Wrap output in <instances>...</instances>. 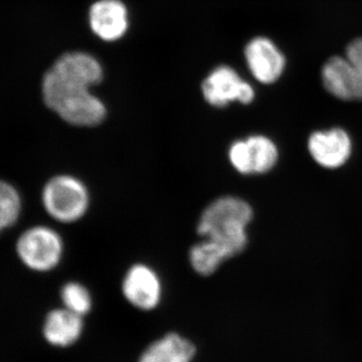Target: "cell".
Masks as SVG:
<instances>
[{
	"mask_svg": "<svg viewBox=\"0 0 362 362\" xmlns=\"http://www.w3.org/2000/svg\"><path fill=\"white\" fill-rule=\"evenodd\" d=\"M90 25L102 40L120 39L128 28L127 9L119 0H100L90 7Z\"/></svg>",
	"mask_w": 362,
	"mask_h": 362,
	"instance_id": "9c48e42d",
	"label": "cell"
},
{
	"mask_svg": "<svg viewBox=\"0 0 362 362\" xmlns=\"http://www.w3.org/2000/svg\"><path fill=\"white\" fill-rule=\"evenodd\" d=\"M42 204L54 220L63 223L82 220L90 207V192L84 182L73 175H58L42 189Z\"/></svg>",
	"mask_w": 362,
	"mask_h": 362,
	"instance_id": "3957f363",
	"label": "cell"
},
{
	"mask_svg": "<svg viewBox=\"0 0 362 362\" xmlns=\"http://www.w3.org/2000/svg\"><path fill=\"white\" fill-rule=\"evenodd\" d=\"M307 147L313 160L327 169L342 168L352 153L351 138L342 128L312 133Z\"/></svg>",
	"mask_w": 362,
	"mask_h": 362,
	"instance_id": "52a82bcc",
	"label": "cell"
},
{
	"mask_svg": "<svg viewBox=\"0 0 362 362\" xmlns=\"http://www.w3.org/2000/svg\"><path fill=\"white\" fill-rule=\"evenodd\" d=\"M124 297L141 310H152L160 303L162 284L156 271L145 264L131 267L123 279Z\"/></svg>",
	"mask_w": 362,
	"mask_h": 362,
	"instance_id": "ba28073f",
	"label": "cell"
},
{
	"mask_svg": "<svg viewBox=\"0 0 362 362\" xmlns=\"http://www.w3.org/2000/svg\"><path fill=\"white\" fill-rule=\"evenodd\" d=\"M82 330V316L66 308L52 311L45 321V338L54 346H70L77 341Z\"/></svg>",
	"mask_w": 362,
	"mask_h": 362,
	"instance_id": "30bf717a",
	"label": "cell"
},
{
	"mask_svg": "<svg viewBox=\"0 0 362 362\" xmlns=\"http://www.w3.org/2000/svg\"><path fill=\"white\" fill-rule=\"evenodd\" d=\"M194 354L195 347L192 342L176 333H169L152 343L143 352L139 362H190Z\"/></svg>",
	"mask_w": 362,
	"mask_h": 362,
	"instance_id": "8fae6325",
	"label": "cell"
},
{
	"mask_svg": "<svg viewBox=\"0 0 362 362\" xmlns=\"http://www.w3.org/2000/svg\"><path fill=\"white\" fill-rule=\"evenodd\" d=\"M66 309L83 316L92 308V297L89 290L77 282H70L64 286L61 293Z\"/></svg>",
	"mask_w": 362,
	"mask_h": 362,
	"instance_id": "2e32d148",
	"label": "cell"
},
{
	"mask_svg": "<svg viewBox=\"0 0 362 362\" xmlns=\"http://www.w3.org/2000/svg\"><path fill=\"white\" fill-rule=\"evenodd\" d=\"M16 251L28 268L47 272L56 268L63 258L64 243L59 233L52 228L33 226L21 235Z\"/></svg>",
	"mask_w": 362,
	"mask_h": 362,
	"instance_id": "277c9868",
	"label": "cell"
},
{
	"mask_svg": "<svg viewBox=\"0 0 362 362\" xmlns=\"http://www.w3.org/2000/svg\"><path fill=\"white\" fill-rule=\"evenodd\" d=\"M245 58L252 77L263 85L277 83L287 66L285 54L280 47L266 37L250 40L245 49Z\"/></svg>",
	"mask_w": 362,
	"mask_h": 362,
	"instance_id": "8992f818",
	"label": "cell"
},
{
	"mask_svg": "<svg viewBox=\"0 0 362 362\" xmlns=\"http://www.w3.org/2000/svg\"><path fill=\"white\" fill-rule=\"evenodd\" d=\"M254 218L249 202L226 195L214 199L204 209L197 223L202 239L214 240L238 256L249 243L247 226Z\"/></svg>",
	"mask_w": 362,
	"mask_h": 362,
	"instance_id": "7a4b0ae2",
	"label": "cell"
},
{
	"mask_svg": "<svg viewBox=\"0 0 362 362\" xmlns=\"http://www.w3.org/2000/svg\"><path fill=\"white\" fill-rule=\"evenodd\" d=\"M345 57L351 66L349 102H362V37L347 45Z\"/></svg>",
	"mask_w": 362,
	"mask_h": 362,
	"instance_id": "5bb4252c",
	"label": "cell"
},
{
	"mask_svg": "<svg viewBox=\"0 0 362 362\" xmlns=\"http://www.w3.org/2000/svg\"><path fill=\"white\" fill-rule=\"evenodd\" d=\"M102 78L103 70L90 54H64L45 74L42 81L45 103L71 125H100L106 118V107L90 89L99 84Z\"/></svg>",
	"mask_w": 362,
	"mask_h": 362,
	"instance_id": "6da1fadb",
	"label": "cell"
},
{
	"mask_svg": "<svg viewBox=\"0 0 362 362\" xmlns=\"http://www.w3.org/2000/svg\"><path fill=\"white\" fill-rule=\"evenodd\" d=\"M251 156L252 175H266L275 168L279 160V150L273 140L264 135L247 138Z\"/></svg>",
	"mask_w": 362,
	"mask_h": 362,
	"instance_id": "4fadbf2b",
	"label": "cell"
},
{
	"mask_svg": "<svg viewBox=\"0 0 362 362\" xmlns=\"http://www.w3.org/2000/svg\"><path fill=\"white\" fill-rule=\"evenodd\" d=\"M228 160L240 175H252L251 156L247 140H237L228 149Z\"/></svg>",
	"mask_w": 362,
	"mask_h": 362,
	"instance_id": "e0dca14e",
	"label": "cell"
},
{
	"mask_svg": "<svg viewBox=\"0 0 362 362\" xmlns=\"http://www.w3.org/2000/svg\"><path fill=\"white\" fill-rule=\"evenodd\" d=\"M21 199L18 190L6 181L0 180V232L18 221Z\"/></svg>",
	"mask_w": 362,
	"mask_h": 362,
	"instance_id": "9a60e30c",
	"label": "cell"
},
{
	"mask_svg": "<svg viewBox=\"0 0 362 362\" xmlns=\"http://www.w3.org/2000/svg\"><path fill=\"white\" fill-rule=\"evenodd\" d=\"M204 99L211 106L223 108L232 103L251 104L256 97L254 88L228 66L211 71L202 86Z\"/></svg>",
	"mask_w": 362,
	"mask_h": 362,
	"instance_id": "5b68a950",
	"label": "cell"
},
{
	"mask_svg": "<svg viewBox=\"0 0 362 362\" xmlns=\"http://www.w3.org/2000/svg\"><path fill=\"white\" fill-rule=\"evenodd\" d=\"M233 257V252L223 245L207 239H202L189 251L190 265L202 276L213 275L226 261Z\"/></svg>",
	"mask_w": 362,
	"mask_h": 362,
	"instance_id": "7c38bea8",
	"label": "cell"
}]
</instances>
